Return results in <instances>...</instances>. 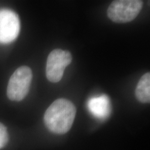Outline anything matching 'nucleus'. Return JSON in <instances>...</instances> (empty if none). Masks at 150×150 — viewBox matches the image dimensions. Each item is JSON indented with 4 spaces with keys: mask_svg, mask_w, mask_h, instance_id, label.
Listing matches in <instances>:
<instances>
[{
    "mask_svg": "<svg viewBox=\"0 0 150 150\" xmlns=\"http://www.w3.org/2000/svg\"><path fill=\"white\" fill-rule=\"evenodd\" d=\"M136 97L141 103L150 102V73L147 72L140 79L136 89Z\"/></svg>",
    "mask_w": 150,
    "mask_h": 150,
    "instance_id": "obj_7",
    "label": "nucleus"
},
{
    "mask_svg": "<svg viewBox=\"0 0 150 150\" xmlns=\"http://www.w3.org/2000/svg\"><path fill=\"white\" fill-rule=\"evenodd\" d=\"M72 61L70 52L56 49L49 54L46 64L47 79L52 83H57L63 77L65 67Z\"/></svg>",
    "mask_w": 150,
    "mask_h": 150,
    "instance_id": "obj_4",
    "label": "nucleus"
},
{
    "mask_svg": "<svg viewBox=\"0 0 150 150\" xmlns=\"http://www.w3.org/2000/svg\"><path fill=\"white\" fill-rule=\"evenodd\" d=\"M143 2L140 0H117L110 4L107 16L115 23H127L138 16L142 10Z\"/></svg>",
    "mask_w": 150,
    "mask_h": 150,
    "instance_id": "obj_3",
    "label": "nucleus"
},
{
    "mask_svg": "<svg viewBox=\"0 0 150 150\" xmlns=\"http://www.w3.org/2000/svg\"><path fill=\"white\" fill-rule=\"evenodd\" d=\"M8 142V134L6 127L0 122V149L5 147Z\"/></svg>",
    "mask_w": 150,
    "mask_h": 150,
    "instance_id": "obj_8",
    "label": "nucleus"
},
{
    "mask_svg": "<svg viewBox=\"0 0 150 150\" xmlns=\"http://www.w3.org/2000/svg\"><path fill=\"white\" fill-rule=\"evenodd\" d=\"M20 29L18 15L9 9L0 10V43L6 44L16 40Z\"/></svg>",
    "mask_w": 150,
    "mask_h": 150,
    "instance_id": "obj_5",
    "label": "nucleus"
},
{
    "mask_svg": "<svg viewBox=\"0 0 150 150\" xmlns=\"http://www.w3.org/2000/svg\"><path fill=\"white\" fill-rule=\"evenodd\" d=\"M88 106L92 114L99 119L107 117L110 113L109 99L106 95L91 99Z\"/></svg>",
    "mask_w": 150,
    "mask_h": 150,
    "instance_id": "obj_6",
    "label": "nucleus"
},
{
    "mask_svg": "<svg viewBox=\"0 0 150 150\" xmlns=\"http://www.w3.org/2000/svg\"><path fill=\"white\" fill-rule=\"evenodd\" d=\"M32 71L28 66H22L15 71L9 79L7 87V96L11 101L20 102L29 93Z\"/></svg>",
    "mask_w": 150,
    "mask_h": 150,
    "instance_id": "obj_2",
    "label": "nucleus"
},
{
    "mask_svg": "<svg viewBox=\"0 0 150 150\" xmlns=\"http://www.w3.org/2000/svg\"><path fill=\"white\" fill-rule=\"evenodd\" d=\"M76 112L75 106L70 100L63 98L56 99L45 112V126L54 134H66L72 126Z\"/></svg>",
    "mask_w": 150,
    "mask_h": 150,
    "instance_id": "obj_1",
    "label": "nucleus"
}]
</instances>
